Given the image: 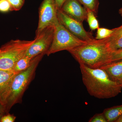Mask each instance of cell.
Masks as SVG:
<instances>
[{"label":"cell","instance_id":"6da1fadb","mask_svg":"<svg viewBox=\"0 0 122 122\" xmlns=\"http://www.w3.org/2000/svg\"><path fill=\"white\" fill-rule=\"evenodd\" d=\"M79 65L83 84L90 95L104 99L114 97L121 93L122 83L112 80L104 70Z\"/></svg>","mask_w":122,"mask_h":122},{"label":"cell","instance_id":"7a4b0ae2","mask_svg":"<svg viewBox=\"0 0 122 122\" xmlns=\"http://www.w3.org/2000/svg\"><path fill=\"white\" fill-rule=\"evenodd\" d=\"M46 55L43 53L33 58L29 66L26 70L17 73L0 100L5 113H8L12 107L21 102L22 96L34 76L38 64Z\"/></svg>","mask_w":122,"mask_h":122},{"label":"cell","instance_id":"3957f363","mask_svg":"<svg viewBox=\"0 0 122 122\" xmlns=\"http://www.w3.org/2000/svg\"><path fill=\"white\" fill-rule=\"evenodd\" d=\"M78 63L93 69L107 64L111 52L103 39L96 40L68 50Z\"/></svg>","mask_w":122,"mask_h":122},{"label":"cell","instance_id":"277c9868","mask_svg":"<svg viewBox=\"0 0 122 122\" xmlns=\"http://www.w3.org/2000/svg\"><path fill=\"white\" fill-rule=\"evenodd\" d=\"M35 40H12L3 45L0 48V70H12L16 62L26 55Z\"/></svg>","mask_w":122,"mask_h":122},{"label":"cell","instance_id":"5b68a950","mask_svg":"<svg viewBox=\"0 0 122 122\" xmlns=\"http://www.w3.org/2000/svg\"><path fill=\"white\" fill-rule=\"evenodd\" d=\"M53 38L50 48L46 53L51 54L62 51H68L87 43L71 33L59 22L55 25Z\"/></svg>","mask_w":122,"mask_h":122},{"label":"cell","instance_id":"8992f818","mask_svg":"<svg viewBox=\"0 0 122 122\" xmlns=\"http://www.w3.org/2000/svg\"><path fill=\"white\" fill-rule=\"evenodd\" d=\"M39 9V22L35 36L46 27L54 26L58 21L55 0H44Z\"/></svg>","mask_w":122,"mask_h":122},{"label":"cell","instance_id":"52a82bcc","mask_svg":"<svg viewBox=\"0 0 122 122\" xmlns=\"http://www.w3.org/2000/svg\"><path fill=\"white\" fill-rule=\"evenodd\" d=\"M54 31V26H49L36 35L35 42L29 48L25 55L33 58L42 53L46 54L52 42Z\"/></svg>","mask_w":122,"mask_h":122},{"label":"cell","instance_id":"ba28073f","mask_svg":"<svg viewBox=\"0 0 122 122\" xmlns=\"http://www.w3.org/2000/svg\"><path fill=\"white\" fill-rule=\"evenodd\" d=\"M57 15L60 23L76 37L87 42L95 39L91 33L85 30L82 22L70 17L60 9L58 10Z\"/></svg>","mask_w":122,"mask_h":122},{"label":"cell","instance_id":"9c48e42d","mask_svg":"<svg viewBox=\"0 0 122 122\" xmlns=\"http://www.w3.org/2000/svg\"><path fill=\"white\" fill-rule=\"evenodd\" d=\"M60 10L80 22H83L86 20L87 10L77 0H66Z\"/></svg>","mask_w":122,"mask_h":122},{"label":"cell","instance_id":"30bf717a","mask_svg":"<svg viewBox=\"0 0 122 122\" xmlns=\"http://www.w3.org/2000/svg\"><path fill=\"white\" fill-rule=\"evenodd\" d=\"M100 68L106 72L112 80L122 84V60L108 63Z\"/></svg>","mask_w":122,"mask_h":122},{"label":"cell","instance_id":"8fae6325","mask_svg":"<svg viewBox=\"0 0 122 122\" xmlns=\"http://www.w3.org/2000/svg\"><path fill=\"white\" fill-rule=\"evenodd\" d=\"M110 52L122 48V25L114 28L113 32L107 38L103 39Z\"/></svg>","mask_w":122,"mask_h":122},{"label":"cell","instance_id":"7c38bea8","mask_svg":"<svg viewBox=\"0 0 122 122\" xmlns=\"http://www.w3.org/2000/svg\"><path fill=\"white\" fill-rule=\"evenodd\" d=\"M17 73H18L14 72L12 70H0V100L11 82L14 76Z\"/></svg>","mask_w":122,"mask_h":122},{"label":"cell","instance_id":"4fadbf2b","mask_svg":"<svg viewBox=\"0 0 122 122\" xmlns=\"http://www.w3.org/2000/svg\"><path fill=\"white\" fill-rule=\"evenodd\" d=\"M103 113L107 122H115L122 115V105L105 109Z\"/></svg>","mask_w":122,"mask_h":122},{"label":"cell","instance_id":"5bb4252c","mask_svg":"<svg viewBox=\"0 0 122 122\" xmlns=\"http://www.w3.org/2000/svg\"><path fill=\"white\" fill-rule=\"evenodd\" d=\"M32 59L25 55L16 62L12 70L16 73H19L26 70L30 65Z\"/></svg>","mask_w":122,"mask_h":122},{"label":"cell","instance_id":"9a60e30c","mask_svg":"<svg viewBox=\"0 0 122 122\" xmlns=\"http://www.w3.org/2000/svg\"><path fill=\"white\" fill-rule=\"evenodd\" d=\"M86 10L93 12L97 17L99 2V0H77Z\"/></svg>","mask_w":122,"mask_h":122},{"label":"cell","instance_id":"2e32d148","mask_svg":"<svg viewBox=\"0 0 122 122\" xmlns=\"http://www.w3.org/2000/svg\"><path fill=\"white\" fill-rule=\"evenodd\" d=\"M87 11V20L90 29L92 30L97 29L99 28L98 20L96 18L97 16L92 11L89 10Z\"/></svg>","mask_w":122,"mask_h":122},{"label":"cell","instance_id":"e0dca14e","mask_svg":"<svg viewBox=\"0 0 122 122\" xmlns=\"http://www.w3.org/2000/svg\"><path fill=\"white\" fill-rule=\"evenodd\" d=\"M114 30V29H112L104 28H99L97 29L96 37V40H101L109 37Z\"/></svg>","mask_w":122,"mask_h":122},{"label":"cell","instance_id":"ac0fdd59","mask_svg":"<svg viewBox=\"0 0 122 122\" xmlns=\"http://www.w3.org/2000/svg\"><path fill=\"white\" fill-rule=\"evenodd\" d=\"M122 60V48L111 52L107 64Z\"/></svg>","mask_w":122,"mask_h":122},{"label":"cell","instance_id":"d6986e66","mask_svg":"<svg viewBox=\"0 0 122 122\" xmlns=\"http://www.w3.org/2000/svg\"><path fill=\"white\" fill-rule=\"evenodd\" d=\"M11 5V11H18L25 4V0H8Z\"/></svg>","mask_w":122,"mask_h":122},{"label":"cell","instance_id":"ffe728a7","mask_svg":"<svg viewBox=\"0 0 122 122\" xmlns=\"http://www.w3.org/2000/svg\"><path fill=\"white\" fill-rule=\"evenodd\" d=\"M11 5L8 0H0V12H8L11 11Z\"/></svg>","mask_w":122,"mask_h":122},{"label":"cell","instance_id":"44dd1931","mask_svg":"<svg viewBox=\"0 0 122 122\" xmlns=\"http://www.w3.org/2000/svg\"><path fill=\"white\" fill-rule=\"evenodd\" d=\"M89 122H107L103 112L95 115L89 120Z\"/></svg>","mask_w":122,"mask_h":122},{"label":"cell","instance_id":"7402d4cb","mask_svg":"<svg viewBox=\"0 0 122 122\" xmlns=\"http://www.w3.org/2000/svg\"><path fill=\"white\" fill-rule=\"evenodd\" d=\"M16 118L15 116L8 113L3 115L0 122H15Z\"/></svg>","mask_w":122,"mask_h":122},{"label":"cell","instance_id":"603a6c76","mask_svg":"<svg viewBox=\"0 0 122 122\" xmlns=\"http://www.w3.org/2000/svg\"><path fill=\"white\" fill-rule=\"evenodd\" d=\"M66 0H55V3L58 10L61 9L62 5Z\"/></svg>","mask_w":122,"mask_h":122},{"label":"cell","instance_id":"cb8c5ba5","mask_svg":"<svg viewBox=\"0 0 122 122\" xmlns=\"http://www.w3.org/2000/svg\"><path fill=\"white\" fill-rule=\"evenodd\" d=\"M0 113L5 114V113L4 107L0 103Z\"/></svg>","mask_w":122,"mask_h":122},{"label":"cell","instance_id":"d4e9b609","mask_svg":"<svg viewBox=\"0 0 122 122\" xmlns=\"http://www.w3.org/2000/svg\"><path fill=\"white\" fill-rule=\"evenodd\" d=\"M115 122H122V115Z\"/></svg>","mask_w":122,"mask_h":122},{"label":"cell","instance_id":"484cf974","mask_svg":"<svg viewBox=\"0 0 122 122\" xmlns=\"http://www.w3.org/2000/svg\"><path fill=\"white\" fill-rule=\"evenodd\" d=\"M119 13L122 16V8L119 9Z\"/></svg>","mask_w":122,"mask_h":122},{"label":"cell","instance_id":"4316f807","mask_svg":"<svg viewBox=\"0 0 122 122\" xmlns=\"http://www.w3.org/2000/svg\"><path fill=\"white\" fill-rule=\"evenodd\" d=\"M3 115H4V114L0 113V122H1V118H2V116H3Z\"/></svg>","mask_w":122,"mask_h":122},{"label":"cell","instance_id":"83f0119b","mask_svg":"<svg viewBox=\"0 0 122 122\" xmlns=\"http://www.w3.org/2000/svg\"></svg>","mask_w":122,"mask_h":122}]
</instances>
